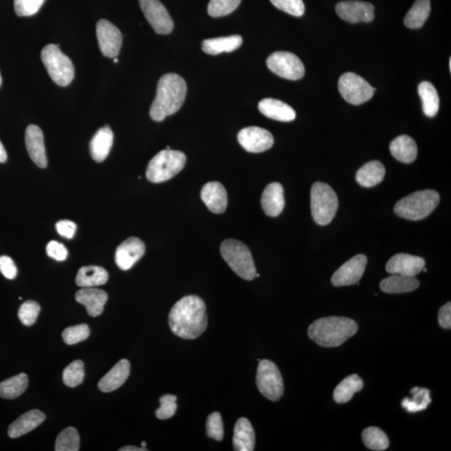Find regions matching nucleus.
I'll list each match as a JSON object with an SVG mask.
<instances>
[{"mask_svg": "<svg viewBox=\"0 0 451 451\" xmlns=\"http://www.w3.org/2000/svg\"><path fill=\"white\" fill-rule=\"evenodd\" d=\"M267 66L278 77L298 81L305 74V66L300 59L294 54L286 52H277L268 58Z\"/></svg>", "mask_w": 451, "mask_h": 451, "instance_id": "9b49d317", "label": "nucleus"}, {"mask_svg": "<svg viewBox=\"0 0 451 451\" xmlns=\"http://www.w3.org/2000/svg\"><path fill=\"white\" fill-rule=\"evenodd\" d=\"M7 153L6 149L2 144V142H0V163H4L7 161Z\"/></svg>", "mask_w": 451, "mask_h": 451, "instance_id": "864d4df0", "label": "nucleus"}, {"mask_svg": "<svg viewBox=\"0 0 451 451\" xmlns=\"http://www.w3.org/2000/svg\"><path fill=\"white\" fill-rule=\"evenodd\" d=\"M1 85H2V77H1V74H0V87H1Z\"/></svg>", "mask_w": 451, "mask_h": 451, "instance_id": "4d7b16f0", "label": "nucleus"}, {"mask_svg": "<svg viewBox=\"0 0 451 451\" xmlns=\"http://www.w3.org/2000/svg\"><path fill=\"white\" fill-rule=\"evenodd\" d=\"M274 6L280 10L296 17H301L305 14V6L303 0H270Z\"/></svg>", "mask_w": 451, "mask_h": 451, "instance_id": "de8ad7c7", "label": "nucleus"}, {"mask_svg": "<svg viewBox=\"0 0 451 451\" xmlns=\"http://www.w3.org/2000/svg\"><path fill=\"white\" fill-rule=\"evenodd\" d=\"M431 8V0H416L404 18V24L410 29L422 27L429 18Z\"/></svg>", "mask_w": 451, "mask_h": 451, "instance_id": "f704fd0d", "label": "nucleus"}, {"mask_svg": "<svg viewBox=\"0 0 451 451\" xmlns=\"http://www.w3.org/2000/svg\"><path fill=\"white\" fill-rule=\"evenodd\" d=\"M169 326L174 335L184 339H195L208 327L206 307L202 299L195 295L185 296L172 307Z\"/></svg>", "mask_w": 451, "mask_h": 451, "instance_id": "f257e3e1", "label": "nucleus"}, {"mask_svg": "<svg viewBox=\"0 0 451 451\" xmlns=\"http://www.w3.org/2000/svg\"><path fill=\"white\" fill-rule=\"evenodd\" d=\"M185 162L187 158L181 151L163 150L151 160L146 169V178L151 183H164L178 175Z\"/></svg>", "mask_w": 451, "mask_h": 451, "instance_id": "39448f33", "label": "nucleus"}, {"mask_svg": "<svg viewBox=\"0 0 451 451\" xmlns=\"http://www.w3.org/2000/svg\"><path fill=\"white\" fill-rule=\"evenodd\" d=\"M79 436L77 429L68 427L60 433L56 442V451H78Z\"/></svg>", "mask_w": 451, "mask_h": 451, "instance_id": "58836bf2", "label": "nucleus"}, {"mask_svg": "<svg viewBox=\"0 0 451 451\" xmlns=\"http://www.w3.org/2000/svg\"><path fill=\"white\" fill-rule=\"evenodd\" d=\"M114 62L118 63V62H119V60H118L117 58H114Z\"/></svg>", "mask_w": 451, "mask_h": 451, "instance_id": "13d9d810", "label": "nucleus"}, {"mask_svg": "<svg viewBox=\"0 0 451 451\" xmlns=\"http://www.w3.org/2000/svg\"><path fill=\"white\" fill-rule=\"evenodd\" d=\"M412 399L404 398L402 406L410 413H416L425 411L431 402V392L425 388L415 387L411 390Z\"/></svg>", "mask_w": 451, "mask_h": 451, "instance_id": "e433bc0d", "label": "nucleus"}, {"mask_svg": "<svg viewBox=\"0 0 451 451\" xmlns=\"http://www.w3.org/2000/svg\"><path fill=\"white\" fill-rule=\"evenodd\" d=\"M234 448L237 451H252L255 448V432L250 421L240 418L235 425Z\"/></svg>", "mask_w": 451, "mask_h": 451, "instance_id": "bb28decb", "label": "nucleus"}, {"mask_svg": "<svg viewBox=\"0 0 451 451\" xmlns=\"http://www.w3.org/2000/svg\"><path fill=\"white\" fill-rule=\"evenodd\" d=\"M85 377V370L82 360H75L66 367L63 372V381L66 386L75 388L81 385Z\"/></svg>", "mask_w": 451, "mask_h": 451, "instance_id": "ea45409f", "label": "nucleus"}, {"mask_svg": "<svg viewBox=\"0 0 451 451\" xmlns=\"http://www.w3.org/2000/svg\"><path fill=\"white\" fill-rule=\"evenodd\" d=\"M46 252H47L49 258L56 261H65L68 257V251L62 243L56 241H52L48 243L46 247Z\"/></svg>", "mask_w": 451, "mask_h": 451, "instance_id": "09e8293b", "label": "nucleus"}, {"mask_svg": "<svg viewBox=\"0 0 451 451\" xmlns=\"http://www.w3.org/2000/svg\"><path fill=\"white\" fill-rule=\"evenodd\" d=\"M176 399L178 398L174 395H165L160 398L161 406L155 411V415L159 420H168L174 416L176 410H178Z\"/></svg>", "mask_w": 451, "mask_h": 451, "instance_id": "a18cd8bd", "label": "nucleus"}, {"mask_svg": "<svg viewBox=\"0 0 451 451\" xmlns=\"http://www.w3.org/2000/svg\"><path fill=\"white\" fill-rule=\"evenodd\" d=\"M339 208V199L334 189L326 183H315L311 189V212L319 226L330 224Z\"/></svg>", "mask_w": 451, "mask_h": 451, "instance_id": "0eeeda50", "label": "nucleus"}, {"mask_svg": "<svg viewBox=\"0 0 451 451\" xmlns=\"http://www.w3.org/2000/svg\"><path fill=\"white\" fill-rule=\"evenodd\" d=\"M41 59L53 82L60 86H69L75 77L72 61L61 52L59 45L50 44L42 49Z\"/></svg>", "mask_w": 451, "mask_h": 451, "instance_id": "6e6552de", "label": "nucleus"}, {"mask_svg": "<svg viewBox=\"0 0 451 451\" xmlns=\"http://www.w3.org/2000/svg\"><path fill=\"white\" fill-rule=\"evenodd\" d=\"M108 277V273L103 268L87 266L79 269L75 282L82 288H93L107 284Z\"/></svg>", "mask_w": 451, "mask_h": 451, "instance_id": "2f4dec72", "label": "nucleus"}, {"mask_svg": "<svg viewBox=\"0 0 451 451\" xmlns=\"http://www.w3.org/2000/svg\"><path fill=\"white\" fill-rule=\"evenodd\" d=\"M130 365L128 360H121L100 379L98 387L104 393L112 392L123 385L128 379Z\"/></svg>", "mask_w": 451, "mask_h": 451, "instance_id": "b1692460", "label": "nucleus"}, {"mask_svg": "<svg viewBox=\"0 0 451 451\" xmlns=\"http://www.w3.org/2000/svg\"><path fill=\"white\" fill-rule=\"evenodd\" d=\"M438 319H439L440 326L450 330L451 328V303L450 302L446 303L445 305L442 306L438 314Z\"/></svg>", "mask_w": 451, "mask_h": 451, "instance_id": "603ef678", "label": "nucleus"}, {"mask_svg": "<svg viewBox=\"0 0 451 451\" xmlns=\"http://www.w3.org/2000/svg\"><path fill=\"white\" fill-rule=\"evenodd\" d=\"M187 91V84L179 75H163L158 82L157 95L150 109L151 119L162 121L178 112L183 107Z\"/></svg>", "mask_w": 451, "mask_h": 451, "instance_id": "f03ea898", "label": "nucleus"}, {"mask_svg": "<svg viewBox=\"0 0 451 451\" xmlns=\"http://www.w3.org/2000/svg\"><path fill=\"white\" fill-rule=\"evenodd\" d=\"M25 145L29 158L37 167L45 168L48 165L44 142V135L39 126L29 125L25 132Z\"/></svg>", "mask_w": 451, "mask_h": 451, "instance_id": "6ab92c4d", "label": "nucleus"}, {"mask_svg": "<svg viewBox=\"0 0 451 451\" xmlns=\"http://www.w3.org/2000/svg\"><path fill=\"white\" fill-rule=\"evenodd\" d=\"M120 451H146V448H137V446H124L119 450Z\"/></svg>", "mask_w": 451, "mask_h": 451, "instance_id": "5fc2aeb1", "label": "nucleus"}, {"mask_svg": "<svg viewBox=\"0 0 451 451\" xmlns=\"http://www.w3.org/2000/svg\"><path fill=\"white\" fill-rule=\"evenodd\" d=\"M390 150L392 155L403 163L415 162L418 154V148L414 139L408 136L396 137L390 143Z\"/></svg>", "mask_w": 451, "mask_h": 451, "instance_id": "cd10ccee", "label": "nucleus"}, {"mask_svg": "<svg viewBox=\"0 0 451 451\" xmlns=\"http://www.w3.org/2000/svg\"><path fill=\"white\" fill-rule=\"evenodd\" d=\"M96 36L100 52L105 56L116 58L119 54L122 35L115 25L107 20H100L96 25Z\"/></svg>", "mask_w": 451, "mask_h": 451, "instance_id": "ddd939ff", "label": "nucleus"}, {"mask_svg": "<svg viewBox=\"0 0 451 451\" xmlns=\"http://www.w3.org/2000/svg\"><path fill=\"white\" fill-rule=\"evenodd\" d=\"M45 0H15V11L20 17L36 15L39 12Z\"/></svg>", "mask_w": 451, "mask_h": 451, "instance_id": "49530a36", "label": "nucleus"}, {"mask_svg": "<svg viewBox=\"0 0 451 451\" xmlns=\"http://www.w3.org/2000/svg\"><path fill=\"white\" fill-rule=\"evenodd\" d=\"M420 282L415 277L392 274L381 282V289L386 293H404L412 292L419 288Z\"/></svg>", "mask_w": 451, "mask_h": 451, "instance_id": "c85d7f7f", "label": "nucleus"}, {"mask_svg": "<svg viewBox=\"0 0 451 451\" xmlns=\"http://www.w3.org/2000/svg\"><path fill=\"white\" fill-rule=\"evenodd\" d=\"M339 90L349 103L359 105L372 98L375 88L360 75L347 72L339 78Z\"/></svg>", "mask_w": 451, "mask_h": 451, "instance_id": "9d476101", "label": "nucleus"}, {"mask_svg": "<svg viewBox=\"0 0 451 451\" xmlns=\"http://www.w3.org/2000/svg\"><path fill=\"white\" fill-rule=\"evenodd\" d=\"M440 198V194L433 190L413 192L395 204L394 212L398 217L408 220H421L436 208Z\"/></svg>", "mask_w": 451, "mask_h": 451, "instance_id": "20e7f679", "label": "nucleus"}, {"mask_svg": "<svg viewBox=\"0 0 451 451\" xmlns=\"http://www.w3.org/2000/svg\"><path fill=\"white\" fill-rule=\"evenodd\" d=\"M142 448H146V441L142 442Z\"/></svg>", "mask_w": 451, "mask_h": 451, "instance_id": "6e6d98bb", "label": "nucleus"}, {"mask_svg": "<svg viewBox=\"0 0 451 451\" xmlns=\"http://www.w3.org/2000/svg\"><path fill=\"white\" fill-rule=\"evenodd\" d=\"M201 200L211 212L222 214L227 206V193L224 185L218 181H211L204 185L201 192Z\"/></svg>", "mask_w": 451, "mask_h": 451, "instance_id": "aec40b11", "label": "nucleus"}, {"mask_svg": "<svg viewBox=\"0 0 451 451\" xmlns=\"http://www.w3.org/2000/svg\"><path fill=\"white\" fill-rule=\"evenodd\" d=\"M114 135L109 125L97 130L90 144L91 154L94 161L102 162L108 157L113 145Z\"/></svg>", "mask_w": 451, "mask_h": 451, "instance_id": "a878e982", "label": "nucleus"}, {"mask_svg": "<svg viewBox=\"0 0 451 451\" xmlns=\"http://www.w3.org/2000/svg\"><path fill=\"white\" fill-rule=\"evenodd\" d=\"M144 243L138 238H129L117 247L116 263L121 270H129L145 254Z\"/></svg>", "mask_w": 451, "mask_h": 451, "instance_id": "f3484780", "label": "nucleus"}, {"mask_svg": "<svg viewBox=\"0 0 451 451\" xmlns=\"http://www.w3.org/2000/svg\"><path fill=\"white\" fill-rule=\"evenodd\" d=\"M221 254L229 267L239 277L247 281L254 280L257 270L250 248L236 239H227L222 243Z\"/></svg>", "mask_w": 451, "mask_h": 451, "instance_id": "423d86ee", "label": "nucleus"}, {"mask_svg": "<svg viewBox=\"0 0 451 451\" xmlns=\"http://www.w3.org/2000/svg\"><path fill=\"white\" fill-rule=\"evenodd\" d=\"M367 257L359 254L353 257L341 266L332 277L335 286H351L358 284L365 271Z\"/></svg>", "mask_w": 451, "mask_h": 451, "instance_id": "2eb2a0df", "label": "nucleus"}, {"mask_svg": "<svg viewBox=\"0 0 451 451\" xmlns=\"http://www.w3.org/2000/svg\"><path fill=\"white\" fill-rule=\"evenodd\" d=\"M0 272L8 280H15L17 276V268L14 261L8 256L0 257Z\"/></svg>", "mask_w": 451, "mask_h": 451, "instance_id": "8fccbe9b", "label": "nucleus"}, {"mask_svg": "<svg viewBox=\"0 0 451 451\" xmlns=\"http://www.w3.org/2000/svg\"><path fill=\"white\" fill-rule=\"evenodd\" d=\"M242 0H211L208 7L210 16L222 17L229 15L239 6Z\"/></svg>", "mask_w": 451, "mask_h": 451, "instance_id": "a19ab883", "label": "nucleus"}, {"mask_svg": "<svg viewBox=\"0 0 451 451\" xmlns=\"http://www.w3.org/2000/svg\"><path fill=\"white\" fill-rule=\"evenodd\" d=\"M385 172V167L381 162H369L357 171L356 181L361 187L374 188L381 183Z\"/></svg>", "mask_w": 451, "mask_h": 451, "instance_id": "c756f323", "label": "nucleus"}, {"mask_svg": "<svg viewBox=\"0 0 451 451\" xmlns=\"http://www.w3.org/2000/svg\"><path fill=\"white\" fill-rule=\"evenodd\" d=\"M40 312V307L35 301L28 300L20 306L19 319L24 326L29 327L36 323Z\"/></svg>", "mask_w": 451, "mask_h": 451, "instance_id": "37998d69", "label": "nucleus"}, {"mask_svg": "<svg viewBox=\"0 0 451 451\" xmlns=\"http://www.w3.org/2000/svg\"><path fill=\"white\" fill-rule=\"evenodd\" d=\"M259 109L265 116L278 121L289 122L296 118L294 109L280 100L268 98L261 100Z\"/></svg>", "mask_w": 451, "mask_h": 451, "instance_id": "393cba45", "label": "nucleus"}, {"mask_svg": "<svg viewBox=\"0 0 451 451\" xmlns=\"http://www.w3.org/2000/svg\"><path fill=\"white\" fill-rule=\"evenodd\" d=\"M256 381L261 394L271 402H277L284 395V379L273 362L268 360L259 361Z\"/></svg>", "mask_w": 451, "mask_h": 451, "instance_id": "1a4fd4ad", "label": "nucleus"}, {"mask_svg": "<svg viewBox=\"0 0 451 451\" xmlns=\"http://www.w3.org/2000/svg\"><path fill=\"white\" fill-rule=\"evenodd\" d=\"M28 385L29 379L26 374H17L16 376L0 383V397L7 399L19 397L26 390Z\"/></svg>", "mask_w": 451, "mask_h": 451, "instance_id": "c9c22d12", "label": "nucleus"}, {"mask_svg": "<svg viewBox=\"0 0 451 451\" xmlns=\"http://www.w3.org/2000/svg\"><path fill=\"white\" fill-rule=\"evenodd\" d=\"M45 415L43 412L33 410L24 413L13 422L8 429V436L15 439L31 432L44 422Z\"/></svg>", "mask_w": 451, "mask_h": 451, "instance_id": "5701e85b", "label": "nucleus"}, {"mask_svg": "<svg viewBox=\"0 0 451 451\" xmlns=\"http://www.w3.org/2000/svg\"><path fill=\"white\" fill-rule=\"evenodd\" d=\"M143 14L154 31L168 35L174 29V22L165 6L159 0H139Z\"/></svg>", "mask_w": 451, "mask_h": 451, "instance_id": "f8f14e48", "label": "nucleus"}, {"mask_svg": "<svg viewBox=\"0 0 451 451\" xmlns=\"http://www.w3.org/2000/svg\"><path fill=\"white\" fill-rule=\"evenodd\" d=\"M261 205H262L263 212L268 217L280 216L285 206L284 191L282 185L278 183L268 184L261 197Z\"/></svg>", "mask_w": 451, "mask_h": 451, "instance_id": "412c9836", "label": "nucleus"}, {"mask_svg": "<svg viewBox=\"0 0 451 451\" xmlns=\"http://www.w3.org/2000/svg\"><path fill=\"white\" fill-rule=\"evenodd\" d=\"M418 91L422 100L425 115L429 117L436 116L440 108V97L436 87L431 83L423 82L420 84Z\"/></svg>", "mask_w": 451, "mask_h": 451, "instance_id": "473e14b6", "label": "nucleus"}, {"mask_svg": "<svg viewBox=\"0 0 451 451\" xmlns=\"http://www.w3.org/2000/svg\"><path fill=\"white\" fill-rule=\"evenodd\" d=\"M77 229V224L69 220H62L56 223V229L59 234L66 238H73Z\"/></svg>", "mask_w": 451, "mask_h": 451, "instance_id": "3c124183", "label": "nucleus"}, {"mask_svg": "<svg viewBox=\"0 0 451 451\" xmlns=\"http://www.w3.org/2000/svg\"><path fill=\"white\" fill-rule=\"evenodd\" d=\"M337 14L349 23H369L374 19L372 3L362 1H344L337 4Z\"/></svg>", "mask_w": 451, "mask_h": 451, "instance_id": "dca6fc26", "label": "nucleus"}, {"mask_svg": "<svg viewBox=\"0 0 451 451\" xmlns=\"http://www.w3.org/2000/svg\"><path fill=\"white\" fill-rule=\"evenodd\" d=\"M359 330L355 320L345 317H328L316 320L307 334L320 346L339 347Z\"/></svg>", "mask_w": 451, "mask_h": 451, "instance_id": "7ed1b4c3", "label": "nucleus"}, {"mask_svg": "<svg viewBox=\"0 0 451 451\" xmlns=\"http://www.w3.org/2000/svg\"><path fill=\"white\" fill-rule=\"evenodd\" d=\"M206 435L212 439L221 441L224 436V428L220 413L214 412L206 420Z\"/></svg>", "mask_w": 451, "mask_h": 451, "instance_id": "c03bdc74", "label": "nucleus"}, {"mask_svg": "<svg viewBox=\"0 0 451 451\" xmlns=\"http://www.w3.org/2000/svg\"><path fill=\"white\" fill-rule=\"evenodd\" d=\"M238 140L244 149L252 153H263L274 144L273 135L258 126H250L240 130Z\"/></svg>", "mask_w": 451, "mask_h": 451, "instance_id": "4468645a", "label": "nucleus"}, {"mask_svg": "<svg viewBox=\"0 0 451 451\" xmlns=\"http://www.w3.org/2000/svg\"><path fill=\"white\" fill-rule=\"evenodd\" d=\"M425 266V261L420 257L398 254L392 257L386 264V271L390 274H400L415 277Z\"/></svg>", "mask_w": 451, "mask_h": 451, "instance_id": "a211bd4d", "label": "nucleus"}, {"mask_svg": "<svg viewBox=\"0 0 451 451\" xmlns=\"http://www.w3.org/2000/svg\"><path fill=\"white\" fill-rule=\"evenodd\" d=\"M362 439L366 448L373 450H385L390 445L386 434L378 427L366 428L362 433Z\"/></svg>", "mask_w": 451, "mask_h": 451, "instance_id": "4c0bfd02", "label": "nucleus"}, {"mask_svg": "<svg viewBox=\"0 0 451 451\" xmlns=\"http://www.w3.org/2000/svg\"><path fill=\"white\" fill-rule=\"evenodd\" d=\"M243 44V38L240 36L215 38L202 42V50L206 54L217 56L223 52H233Z\"/></svg>", "mask_w": 451, "mask_h": 451, "instance_id": "7c9ffc66", "label": "nucleus"}, {"mask_svg": "<svg viewBox=\"0 0 451 451\" xmlns=\"http://www.w3.org/2000/svg\"><path fill=\"white\" fill-rule=\"evenodd\" d=\"M90 336V328L86 324L69 327L63 332L62 337L65 343L69 345L81 343Z\"/></svg>", "mask_w": 451, "mask_h": 451, "instance_id": "79ce46f5", "label": "nucleus"}, {"mask_svg": "<svg viewBox=\"0 0 451 451\" xmlns=\"http://www.w3.org/2000/svg\"><path fill=\"white\" fill-rule=\"evenodd\" d=\"M364 383L357 374L344 379L334 391L335 402L338 404L347 403L353 398V395L362 390Z\"/></svg>", "mask_w": 451, "mask_h": 451, "instance_id": "72a5a7b5", "label": "nucleus"}, {"mask_svg": "<svg viewBox=\"0 0 451 451\" xmlns=\"http://www.w3.org/2000/svg\"><path fill=\"white\" fill-rule=\"evenodd\" d=\"M79 303L86 307L88 314L97 317L103 313L104 307L108 300V295L103 290L84 288L75 294Z\"/></svg>", "mask_w": 451, "mask_h": 451, "instance_id": "4be33fe9", "label": "nucleus"}, {"mask_svg": "<svg viewBox=\"0 0 451 451\" xmlns=\"http://www.w3.org/2000/svg\"><path fill=\"white\" fill-rule=\"evenodd\" d=\"M450 69L451 70V59H450Z\"/></svg>", "mask_w": 451, "mask_h": 451, "instance_id": "bf43d9fd", "label": "nucleus"}]
</instances>
